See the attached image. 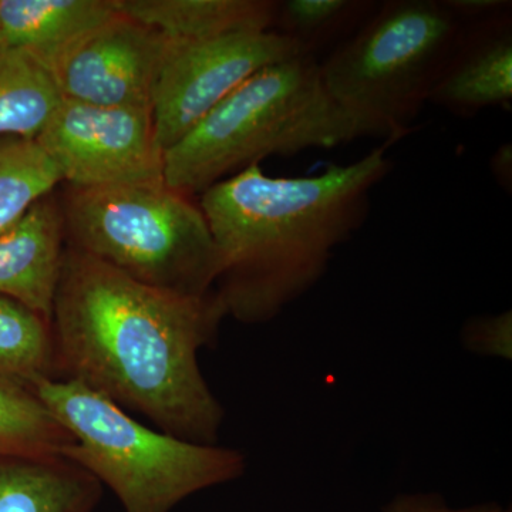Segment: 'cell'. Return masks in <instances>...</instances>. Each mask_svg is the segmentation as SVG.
Here are the masks:
<instances>
[{
  "label": "cell",
  "instance_id": "obj_14",
  "mask_svg": "<svg viewBox=\"0 0 512 512\" xmlns=\"http://www.w3.org/2000/svg\"><path fill=\"white\" fill-rule=\"evenodd\" d=\"M114 13L111 0H0V45L49 67L64 47Z\"/></svg>",
  "mask_w": 512,
  "mask_h": 512
},
{
  "label": "cell",
  "instance_id": "obj_20",
  "mask_svg": "<svg viewBox=\"0 0 512 512\" xmlns=\"http://www.w3.org/2000/svg\"><path fill=\"white\" fill-rule=\"evenodd\" d=\"M461 342L476 355L511 360V311L468 319L461 329Z\"/></svg>",
  "mask_w": 512,
  "mask_h": 512
},
{
  "label": "cell",
  "instance_id": "obj_22",
  "mask_svg": "<svg viewBox=\"0 0 512 512\" xmlns=\"http://www.w3.org/2000/svg\"><path fill=\"white\" fill-rule=\"evenodd\" d=\"M448 8L464 23H476L511 12V2L505 0H446Z\"/></svg>",
  "mask_w": 512,
  "mask_h": 512
},
{
  "label": "cell",
  "instance_id": "obj_7",
  "mask_svg": "<svg viewBox=\"0 0 512 512\" xmlns=\"http://www.w3.org/2000/svg\"><path fill=\"white\" fill-rule=\"evenodd\" d=\"M36 143L73 188L165 183L151 110L63 99Z\"/></svg>",
  "mask_w": 512,
  "mask_h": 512
},
{
  "label": "cell",
  "instance_id": "obj_11",
  "mask_svg": "<svg viewBox=\"0 0 512 512\" xmlns=\"http://www.w3.org/2000/svg\"><path fill=\"white\" fill-rule=\"evenodd\" d=\"M64 249L63 214L49 195L0 234V295L52 320Z\"/></svg>",
  "mask_w": 512,
  "mask_h": 512
},
{
  "label": "cell",
  "instance_id": "obj_3",
  "mask_svg": "<svg viewBox=\"0 0 512 512\" xmlns=\"http://www.w3.org/2000/svg\"><path fill=\"white\" fill-rule=\"evenodd\" d=\"M330 96L316 56L302 53L245 80L164 153V181L185 195L259 165L363 138Z\"/></svg>",
  "mask_w": 512,
  "mask_h": 512
},
{
  "label": "cell",
  "instance_id": "obj_1",
  "mask_svg": "<svg viewBox=\"0 0 512 512\" xmlns=\"http://www.w3.org/2000/svg\"><path fill=\"white\" fill-rule=\"evenodd\" d=\"M225 318L215 292L153 288L66 245L52 312L60 379L178 439L218 444L225 410L202 375L200 352Z\"/></svg>",
  "mask_w": 512,
  "mask_h": 512
},
{
  "label": "cell",
  "instance_id": "obj_9",
  "mask_svg": "<svg viewBox=\"0 0 512 512\" xmlns=\"http://www.w3.org/2000/svg\"><path fill=\"white\" fill-rule=\"evenodd\" d=\"M170 46L160 32L116 10L64 47L47 69L62 99L153 111Z\"/></svg>",
  "mask_w": 512,
  "mask_h": 512
},
{
  "label": "cell",
  "instance_id": "obj_5",
  "mask_svg": "<svg viewBox=\"0 0 512 512\" xmlns=\"http://www.w3.org/2000/svg\"><path fill=\"white\" fill-rule=\"evenodd\" d=\"M446 0H390L320 63L323 83L365 137L386 146L412 130L463 37Z\"/></svg>",
  "mask_w": 512,
  "mask_h": 512
},
{
  "label": "cell",
  "instance_id": "obj_13",
  "mask_svg": "<svg viewBox=\"0 0 512 512\" xmlns=\"http://www.w3.org/2000/svg\"><path fill=\"white\" fill-rule=\"evenodd\" d=\"M120 13L178 43L274 30L271 0H111Z\"/></svg>",
  "mask_w": 512,
  "mask_h": 512
},
{
  "label": "cell",
  "instance_id": "obj_21",
  "mask_svg": "<svg viewBox=\"0 0 512 512\" xmlns=\"http://www.w3.org/2000/svg\"><path fill=\"white\" fill-rule=\"evenodd\" d=\"M382 512H511L495 503L473 505V507H451L443 495L436 493H404L396 495Z\"/></svg>",
  "mask_w": 512,
  "mask_h": 512
},
{
  "label": "cell",
  "instance_id": "obj_23",
  "mask_svg": "<svg viewBox=\"0 0 512 512\" xmlns=\"http://www.w3.org/2000/svg\"><path fill=\"white\" fill-rule=\"evenodd\" d=\"M491 173L504 190L512 188V147L510 143L503 144L493 154L490 163Z\"/></svg>",
  "mask_w": 512,
  "mask_h": 512
},
{
  "label": "cell",
  "instance_id": "obj_15",
  "mask_svg": "<svg viewBox=\"0 0 512 512\" xmlns=\"http://www.w3.org/2000/svg\"><path fill=\"white\" fill-rule=\"evenodd\" d=\"M62 100L45 64L0 45V136L36 140Z\"/></svg>",
  "mask_w": 512,
  "mask_h": 512
},
{
  "label": "cell",
  "instance_id": "obj_12",
  "mask_svg": "<svg viewBox=\"0 0 512 512\" xmlns=\"http://www.w3.org/2000/svg\"><path fill=\"white\" fill-rule=\"evenodd\" d=\"M101 488L62 454L0 456V512H93Z\"/></svg>",
  "mask_w": 512,
  "mask_h": 512
},
{
  "label": "cell",
  "instance_id": "obj_10",
  "mask_svg": "<svg viewBox=\"0 0 512 512\" xmlns=\"http://www.w3.org/2000/svg\"><path fill=\"white\" fill-rule=\"evenodd\" d=\"M511 101V12L466 23L429 103L457 116L471 117L488 107H508Z\"/></svg>",
  "mask_w": 512,
  "mask_h": 512
},
{
  "label": "cell",
  "instance_id": "obj_19",
  "mask_svg": "<svg viewBox=\"0 0 512 512\" xmlns=\"http://www.w3.org/2000/svg\"><path fill=\"white\" fill-rule=\"evenodd\" d=\"M376 8L367 0H285L276 2L274 30L315 56L320 47L352 35Z\"/></svg>",
  "mask_w": 512,
  "mask_h": 512
},
{
  "label": "cell",
  "instance_id": "obj_16",
  "mask_svg": "<svg viewBox=\"0 0 512 512\" xmlns=\"http://www.w3.org/2000/svg\"><path fill=\"white\" fill-rule=\"evenodd\" d=\"M0 379L32 390L60 379L52 320L0 295Z\"/></svg>",
  "mask_w": 512,
  "mask_h": 512
},
{
  "label": "cell",
  "instance_id": "obj_8",
  "mask_svg": "<svg viewBox=\"0 0 512 512\" xmlns=\"http://www.w3.org/2000/svg\"><path fill=\"white\" fill-rule=\"evenodd\" d=\"M302 53L275 30L191 43L171 40L153 101L154 127L164 153L249 77Z\"/></svg>",
  "mask_w": 512,
  "mask_h": 512
},
{
  "label": "cell",
  "instance_id": "obj_6",
  "mask_svg": "<svg viewBox=\"0 0 512 512\" xmlns=\"http://www.w3.org/2000/svg\"><path fill=\"white\" fill-rule=\"evenodd\" d=\"M66 245L141 284L188 296L215 292L220 256L200 204L165 183L73 188Z\"/></svg>",
  "mask_w": 512,
  "mask_h": 512
},
{
  "label": "cell",
  "instance_id": "obj_4",
  "mask_svg": "<svg viewBox=\"0 0 512 512\" xmlns=\"http://www.w3.org/2000/svg\"><path fill=\"white\" fill-rule=\"evenodd\" d=\"M32 392L72 437L62 456L106 484L124 512H171L247 471L244 451L150 429L76 380H43Z\"/></svg>",
  "mask_w": 512,
  "mask_h": 512
},
{
  "label": "cell",
  "instance_id": "obj_2",
  "mask_svg": "<svg viewBox=\"0 0 512 512\" xmlns=\"http://www.w3.org/2000/svg\"><path fill=\"white\" fill-rule=\"evenodd\" d=\"M386 150L311 177H271L252 165L202 192L198 204L220 256L214 291L227 316L271 322L318 284L393 170Z\"/></svg>",
  "mask_w": 512,
  "mask_h": 512
},
{
  "label": "cell",
  "instance_id": "obj_18",
  "mask_svg": "<svg viewBox=\"0 0 512 512\" xmlns=\"http://www.w3.org/2000/svg\"><path fill=\"white\" fill-rule=\"evenodd\" d=\"M72 443L32 390L0 379V456L62 454Z\"/></svg>",
  "mask_w": 512,
  "mask_h": 512
},
{
  "label": "cell",
  "instance_id": "obj_17",
  "mask_svg": "<svg viewBox=\"0 0 512 512\" xmlns=\"http://www.w3.org/2000/svg\"><path fill=\"white\" fill-rule=\"evenodd\" d=\"M62 181L36 140L0 138V234Z\"/></svg>",
  "mask_w": 512,
  "mask_h": 512
}]
</instances>
